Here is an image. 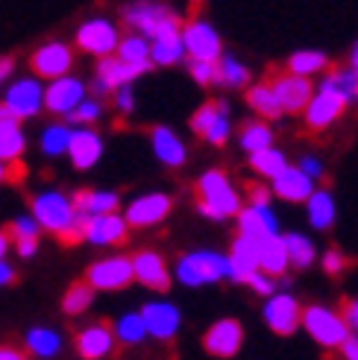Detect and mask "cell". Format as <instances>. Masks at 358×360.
Returning a JSON list of instances; mask_svg holds the SVG:
<instances>
[{
	"mask_svg": "<svg viewBox=\"0 0 358 360\" xmlns=\"http://www.w3.org/2000/svg\"><path fill=\"white\" fill-rule=\"evenodd\" d=\"M341 316L347 322V328L352 337H358V299H347L344 308H341Z\"/></svg>",
	"mask_w": 358,
	"mask_h": 360,
	"instance_id": "cell-53",
	"label": "cell"
},
{
	"mask_svg": "<svg viewBox=\"0 0 358 360\" xmlns=\"http://www.w3.org/2000/svg\"><path fill=\"white\" fill-rule=\"evenodd\" d=\"M235 226H238V235L253 238V240H267V238L282 235L273 205H244Z\"/></svg>",
	"mask_w": 358,
	"mask_h": 360,
	"instance_id": "cell-23",
	"label": "cell"
},
{
	"mask_svg": "<svg viewBox=\"0 0 358 360\" xmlns=\"http://www.w3.org/2000/svg\"><path fill=\"white\" fill-rule=\"evenodd\" d=\"M150 150L159 165H165L171 170H179L188 165V143L183 141V135L173 132L165 123H159L150 129Z\"/></svg>",
	"mask_w": 358,
	"mask_h": 360,
	"instance_id": "cell-21",
	"label": "cell"
},
{
	"mask_svg": "<svg viewBox=\"0 0 358 360\" xmlns=\"http://www.w3.org/2000/svg\"><path fill=\"white\" fill-rule=\"evenodd\" d=\"M12 70H15V62L6 59V56H0V88L6 85V79L12 77Z\"/></svg>",
	"mask_w": 358,
	"mask_h": 360,
	"instance_id": "cell-59",
	"label": "cell"
},
{
	"mask_svg": "<svg viewBox=\"0 0 358 360\" xmlns=\"http://www.w3.org/2000/svg\"><path fill=\"white\" fill-rule=\"evenodd\" d=\"M271 88H273V94H276L285 115H302L309 109L311 97H314V82L294 77V74H288V70H285V74H276Z\"/></svg>",
	"mask_w": 358,
	"mask_h": 360,
	"instance_id": "cell-18",
	"label": "cell"
},
{
	"mask_svg": "<svg viewBox=\"0 0 358 360\" xmlns=\"http://www.w3.org/2000/svg\"><path fill=\"white\" fill-rule=\"evenodd\" d=\"M317 88H326V91L338 94V97L347 103V109H355V105H358V74H355L350 65L332 68L326 77L317 79Z\"/></svg>",
	"mask_w": 358,
	"mask_h": 360,
	"instance_id": "cell-31",
	"label": "cell"
},
{
	"mask_svg": "<svg viewBox=\"0 0 358 360\" xmlns=\"http://www.w3.org/2000/svg\"><path fill=\"white\" fill-rule=\"evenodd\" d=\"M130 238V226L123 214H106V217L82 220V240L92 246H118Z\"/></svg>",
	"mask_w": 358,
	"mask_h": 360,
	"instance_id": "cell-24",
	"label": "cell"
},
{
	"mask_svg": "<svg viewBox=\"0 0 358 360\" xmlns=\"http://www.w3.org/2000/svg\"><path fill=\"white\" fill-rule=\"evenodd\" d=\"M294 167H297L302 176H309L314 185H320V182H323V179H326V165H323V158H317V155H311V153L300 155Z\"/></svg>",
	"mask_w": 358,
	"mask_h": 360,
	"instance_id": "cell-47",
	"label": "cell"
},
{
	"mask_svg": "<svg viewBox=\"0 0 358 360\" xmlns=\"http://www.w3.org/2000/svg\"><path fill=\"white\" fill-rule=\"evenodd\" d=\"M27 150V135L21 126H12V129H0V161L4 165H12L24 155Z\"/></svg>",
	"mask_w": 358,
	"mask_h": 360,
	"instance_id": "cell-44",
	"label": "cell"
},
{
	"mask_svg": "<svg viewBox=\"0 0 358 360\" xmlns=\"http://www.w3.org/2000/svg\"><path fill=\"white\" fill-rule=\"evenodd\" d=\"M24 343H27V352L32 357H39V360H53L59 352H62V334L56 328H47V326H35L27 331L24 337Z\"/></svg>",
	"mask_w": 358,
	"mask_h": 360,
	"instance_id": "cell-37",
	"label": "cell"
},
{
	"mask_svg": "<svg viewBox=\"0 0 358 360\" xmlns=\"http://www.w3.org/2000/svg\"><path fill=\"white\" fill-rule=\"evenodd\" d=\"M306 214H309V226L314 231H329L338 220V202L335 193L329 188H317L311 193V200L306 202Z\"/></svg>",
	"mask_w": 358,
	"mask_h": 360,
	"instance_id": "cell-32",
	"label": "cell"
},
{
	"mask_svg": "<svg viewBox=\"0 0 358 360\" xmlns=\"http://www.w3.org/2000/svg\"><path fill=\"white\" fill-rule=\"evenodd\" d=\"M247 165H249V170H253L264 185H271L276 176H282L285 170L291 167V161H288V155H285L282 150L271 147V150H264V153L249 155V158H247Z\"/></svg>",
	"mask_w": 358,
	"mask_h": 360,
	"instance_id": "cell-38",
	"label": "cell"
},
{
	"mask_svg": "<svg viewBox=\"0 0 358 360\" xmlns=\"http://www.w3.org/2000/svg\"><path fill=\"white\" fill-rule=\"evenodd\" d=\"M302 331L309 334L314 346L326 352H341V346L352 337L341 311L329 308V304H306L302 308Z\"/></svg>",
	"mask_w": 358,
	"mask_h": 360,
	"instance_id": "cell-5",
	"label": "cell"
},
{
	"mask_svg": "<svg viewBox=\"0 0 358 360\" xmlns=\"http://www.w3.org/2000/svg\"><path fill=\"white\" fill-rule=\"evenodd\" d=\"M244 103L249 105V112L256 115V120H264V123H276L279 117H285L282 105L273 94L271 82H253L244 91Z\"/></svg>",
	"mask_w": 358,
	"mask_h": 360,
	"instance_id": "cell-29",
	"label": "cell"
},
{
	"mask_svg": "<svg viewBox=\"0 0 358 360\" xmlns=\"http://www.w3.org/2000/svg\"><path fill=\"white\" fill-rule=\"evenodd\" d=\"M135 281V273H132V258L130 255H106L100 261H94L88 266L85 273V284L92 290H103V293H115V290H123Z\"/></svg>",
	"mask_w": 358,
	"mask_h": 360,
	"instance_id": "cell-10",
	"label": "cell"
},
{
	"mask_svg": "<svg viewBox=\"0 0 358 360\" xmlns=\"http://www.w3.org/2000/svg\"><path fill=\"white\" fill-rule=\"evenodd\" d=\"M144 70H138V68H130V65H123L118 56H109V59H100L97 68H94V79H92V94L94 100L106 97V94H115L118 88H127L132 85Z\"/></svg>",
	"mask_w": 358,
	"mask_h": 360,
	"instance_id": "cell-19",
	"label": "cell"
},
{
	"mask_svg": "<svg viewBox=\"0 0 358 360\" xmlns=\"http://www.w3.org/2000/svg\"><path fill=\"white\" fill-rule=\"evenodd\" d=\"M138 314L147 326V337H153V340L168 343V340H173L183 331V311H179V304L171 299H150L141 304Z\"/></svg>",
	"mask_w": 358,
	"mask_h": 360,
	"instance_id": "cell-14",
	"label": "cell"
},
{
	"mask_svg": "<svg viewBox=\"0 0 358 360\" xmlns=\"http://www.w3.org/2000/svg\"><path fill=\"white\" fill-rule=\"evenodd\" d=\"M92 304H94V290L85 281L70 284L68 293L62 296V311L68 316H80V314H85L88 308H92Z\"/></svg>",
	"mask_w": 358,
	"mask_h": 360,
	"instance_id": "cell-43",
	"label": "cell"
},
{
	"mask_svg": "<svg viewBox=\"0 0 358 360\" xmlns=\"http://www.w3.org/2000/svg\"><path fill=\"white\" fill-rule=\"evenodd\" d=\"M188 126L209 147H226L232 141V129H235V126H232V105L223 97H211L203 105H197Z\"/></svg>",
	"mask_w": 358,
	"mask_h": 360,
	"instance_id": "cell-6",
	"label": "cell"
},
{
	"mask_svg": "<svg viewBox=\"0 0 358 360\" xmlns=\"http://www.w3.org/2000/svg\"><path fill=\"white\" fill-rule=\"evenodd\" d=\"M249 290H253L256 296H261V299H271L273 293H279V287H276V278H271V276H264L261 269L259 273H253V276H247V281H244Z\"/></svg>",
	"mask_w": 358,
	"mask_h": 360,
	"instance_id": "cell-50",
	"label": "cell"
},
{
	"mask_svg": "<svg viewBox=\"0 0 358 360\" xmlns=\"http://www.w3.org/2000/svg\"><path fill=\"white\" fill-rule=\"evenodd\" d=\"M30 217L42 226V231L62 238L65 243L82 240V220L74 208V196H68L56 188L39 191L30 202Z\"/></svg>",
	"mask_w": 358,
	"mask_h": 360,
	"instance_id": "cell-2",
	"label": "cell"
},
{
	"mask_svg": "<svg viewBox=\"0 0 358 360\" xmlns=\"http://www.w3.org/2000/svg\"><path fill=\"white\" fill-rule=\"evenodd\" d=\"M341 360H358V337H350L341 346Z\"/></svg>",
	"mask_w": 358,
	"mask_h": 360,
	"instance_id": "cell-56",
	"label": "cell"
},
{
	"mask_svg": "<svg viewBox=\"0 0 358 360\" xmlns=\"http://www.w3.org/2000/svg\"><path fill=\"white\" fill-rule=\"evenodd\" d=\"M12 246L18 252V258H24V261L35 258V252H39V240H15Z\"/></svg>",
	"mask_w": 358,
	"mask_h": 360,
	"instance_id": "cell-54",
	"label": "cell"
},
{
	"mask_svg": "<svg viewBox=\"0 0 358 360\" xmlns=\"http://www.w3.org/2000/svg\"><path fill=\"white\" fill-rule=\"evenodd\" d=\"M320 269H323L326 276L338 278L347 269V255L338 246H329L326 252H320Z\"/></svg>",
	"mask_w": 358,
	"mask_h": 360,
	"instance_id": "cell-48",
	"label": "cell"
},
{
	"mask_svg": "<svg viewBox=\"0 0 358 360\" xmlns=\"http://www.w3.org/2000/svg\"><path fill=\"white\" fill-rule=\"evenodd\" d=\"M188 77L197 85H218V62H191L188 59Z\"/></svg>",
	"mask_w": 358,
	"mask_h": 360,
	"instance_id": "cell-49",
	"label": "cell"
},
{
	"mask_svg": "<svg viewBox=\"0 0 358 360\" xmlns=\"http://www.w3.org/2000/svg\"><path fill=\"white\" fill-rule=\"evenodd\" d=\"M259 269H261L264 276L276 278V281H279L282 276H288L291 264H288V252H285L282 235L261 240V246H259Z\"/></svg>",
	"mask_w": 358,
	"mask_h": 360,
	"instance_id": "cell-33",
	"label": "cell"
},
{
	"mask_svg": "<svg viewBox=\"0 0 358 360\" xmlns=\"http://www.w3.org/2000/svg\"><path fill=\"white\" fill-rule=\"evenodd\" d=\"M112 100H115V109L121 115H132L135 112V91H132V85L118 88V91L112 94Z\"/></svg>",
	"mask_w": 358,
	"mask_h": 360,
	"instance_id": "cell-52",
	"label": "cell"
},
{
	"mask_svg": "<svg viewBox=\"0 0 358 360\" xmlns=\"http://www.w3.org/2000/svg\"><path fill=\"white\" fill-rule=\"evenodd\" d=\"M352 70H355V74H358V41L352 44V50H350V62H347Z\"/></svg>",
	"mask_w": 358,
	"mask_h": 360,
	"instance_id": "cell-61",
	"label": "cell"
},
{
	"mask_svg": "<svg viewBox=\"0 0 358 360\" xmlns=\"http://www.w3.org/2000/svg\"><path fill=\"white\" fill-rule=\"evenodd\" d=\"M9 173H12V170H9V165H4V161H0V185H4L6 179H12Z\"/></svg>",
	"mask_w": 358,
	"mask_h": 360,
	"instance_id": "cell-62",
	"label": "cell"
},
{
	"mask_svg": "<svg viewBox=\"0 0 358 360\" xmlns=\"http://www.w3.org/2000/svg\"><path fill=\"white\" fill-rule=\"evenodd\" d=\"M253 79V70H249L247 62H241L235 53H226L223 50V56L218 59V85L221 88H232V91H247L249 82Z\"/></svg>",
	"mask_w": 358,
	"mask_h": 360,
	"instance_id": "cell-34",
	"label": "cell"
},
{
	"mask_svg": "<svg viewBox=\"0 0 358 360\" xmlns=\"http://www.w3.org/2000/svg\"><path fill=\"white\" fill-rule=\"evenodd\" d=\"M123 24L132 30V35H141L147 41L165 39V35L183 32V15L168 4H153V0H141V4L123 6Z\"/></svg>",
	"mask_w": 358,
	"mask_h": 360,
	"instance_id": "cell-4",
	"label": "cell"
},
{
	"mask_svg": "<svg viewBox=\"0 0 358 360\" xmlns=\"http://www.w3.org/2000/svg\"><path fill=\"white\" fill-rule=\"evenodd\" d=\"M320 185H314L309 176H302L294 165L285 170L282 176H276L271 182V193L282 202H291V205H306L311 200V193L317 191Z\"/></svg>",
	"mask_w": 358,
	"mask_h": 360,
	"instance_id": "cell-27",
	"label": "cell"
},
{
	"mask_svg": "<svg viewBox=\"0 0 358 360\" xmlns=\"http://www.w3.org/2000/svg\"><path fill=\"white\" fill-rule=\"evenodd\" d=\"M15 281V266L9 261H0V287H9Z\"/></svg>",
	"mask_w": 358,
	"mask_h": 360,
	"instance_id": "cell-57",
	"label": "cell"
},
{
	"mask_svg": "<svg viewBox=\"0 0 358 360\" xmlns=\"http://www.w3.org/2000/svg\"><path fill=\"white\" fill-rule=\"evenodd\" d=\"M103 100H94V97H88L80 109L74 112V115H68L65 120H68V126H77V129H92V126L103 117Z\"/></svg>",
	"mask_w": 358,
	"mask_h": 360,
	"instance_id": "cell-45",
	"label": "cell"
},
{
	"mask_svg": "<svg viewBox=\"0 0 358 360\" xmlns=\"http://www.w3.org/2000/svg\"><path fill=\"white\" fill-rule=\"evenodd\" d=\"M344 112H347V103L341 97L326 91V88L314 85V97L309 103V109L302 112V123H306L309 132H323V129H329L332 123L341 120Z\"/></svg>",
	"mask_w": 358,
	"mask_h": 360,
	"instance_id": "cell-20",
	"label": "cell"
},
{
	"mask_svg": "<svg viewBox=\"0 0 358 360\" xmlns=\"http://www.w3.org/2000/svg\"><path fill=\"white\" fill-rule=\"evenodd\" d=\"M30 65H32V77L56 82L62 77H70V68H74V47L65 44V41H44L42 47H35V53L30 56Z\"/></svg>",
	"mask_w": 358,
	"mask_h": 360,
	"instance_id": "cell-15",
	"label": "cell"
},
{
	"mask_svg": "<svg viewBox=\"0 0 358 360\" xmlns=\"http://www.w3.org/2000/svg\"><path fill=\"white\" fill-rule=\"evenodd\" d=\"M200 346L206 354L218 357V360H232L238 357L244 349V322L235 316H221L203 331Z\"/></svg>",
	"mask_w": 358,
	"mask_h": 360,
	"instance_id": "cell-9",
	"label": "cell"
},
{
	"mask_svg": "<svg viewBox=\"0 0 358 360\" xmlns=\"http://www.w3.org/2000/svg\"><path fill=\"white\" fill-rule=\"evenodd\" d=\"M173 278L191 290L229 281V258L218 249H188L173 261Z\"/></svg>",
	"mask_w": 358,
	"mask_h": 360,
	"instance_id": "cell-3",
	"label": "cell"
},
{
	"mask_svg": "<svg viewBox=\"0 0 358 360\" xmlns=\"http://www.w3.org/2000/svg\"><path fill=\"white\" fill-rule=\"evenodd\" d=\"M12 240H9V231H0V261H6V252H9Z\"/></svg>",
	"mask_w": 358,
	"mask_h": 360,
	"instance_id": "cell-60",
	"label": "cell"
},
{
	"mask_svg": "<svg viewBox=\"0 0 358 360\" xmlns=\"http://www.w3.org/2000/svg\"><path fill=\"white\" fill-rule=\"evenodd\" d=\"M150 62H153V68H173L179 62H188L185 44H183V32L150 41Z\"/></svg>",
	"mask_w": 358,
	"mask_h": 360,
	"instance_id": "cell-39",
	"label": "cell"
},
{
	"mask_svg": "<svg viewBox=\"0 0 358 360\" xmlns=\"http://www.w3.org/2000/svg\"><path fill=\"white\" fill-rule=\"evenodd\" d=\"M173 211V196L165 193V191H147L135 196V200L127 205L123 211V220H127L130 229H150V226H159L171 217Z\"/></svg>",
	"mask_w": 358,
	"mask_h": 360,
	"instance_id": "cell-13",
	"label": "cell"
},
{
	"mask_svg": "<svg viewBox=\"0 0 358 360\" xmlns=\"http://www.w3.org/2000/svg\"><path fill=\"white\" fill-rule=\"evenodd\" d=\"M183 44L191 62H218L223 56V39L206 18H188L183 24Z\"/></svg>",
	"mask_w": 358,
	"mask_h": 360,
	"instance_id": "cell-8",
	"label": "cell"
},
{
	"mask_svg": "<svg viewBox=\"0 0 358 360\" xmlns=\"http://www.w3.org/2000/svg\"><path fill=\"white\" fill-rule=\"evenodd\" d=\"M85 100H88V85L74 74L44 85V109L50 115L68 117V115H74Z\"/></svg>",
	"mask_w": 358,
	"mask_h": 360,
	"instance_id": "cell-16",
	"label": "cell"
},
{
	"mask_svg": "<svg viewBox=\"0 0 358 360\" xmlns=\"http://www.w3.org/2000/svg\"><path fill=\"white\" fill-rule=\"evenodd\" d=\"M115 56H118L123 65L144 70V74L153 68V62H150V41H147V39H141V35H132V32L121 39Z\"/></svg>",
	"mask_w": 358,
	"mask_h": 360,
	"instance_id": "cell-40",
	"label": "cell"
},
{
	"mask_svg": "<svg viewBox=\"0 0 358 360\" xmlns=\"http://www.w3.org/2000/svg\"><path fill=\"white\" fill-rule=\"evenodd\" d=\"M42 235V226L35 223L30 214H21V217H15L12 226H9V240H39Z\"/></svg>",
	"mask_w": 358,
	"mask_h": 360,
	"instance_id": "cell-46",
	"label": "cell"
},
{
	"mask_svg": "<svg viewBox=\"0 0 358 360\" xmlns=\"http://www.w3.org/2000/svg\"><path fill=\"white\" fill-rule=\"evenodd\" d=\"M261 319L276 337H291L302 328V304L294 293H273L261 304Z\"/></svg>",
	"mask_w": 358,
	"mask_h": 360,
	"instance_id": "cell-12",
	"label": "cell"
},
{
	"mask_svg": "<svg viewBox=\"0 0 358 360\" xmlns=\"http://www.w3.org/2000/svg\"><path fill=\"white\" fill-rule=\"evenodd\" d=\"M12 126H21V123H18V117L6 109L4 103H0V129H12Z\"/></svg>",
	"mask_w": 358,
	"mask_h": 360,
	"instance_id": "cell-58",
	"label": "cell"
},
{
	"mask_svg": "<svg viewBox=\"0 0 358 360\" xmlns=\"http://www.w3.org/2000/svg\"><path fill=\"white\" fill-rule=\"evenodd\" d=\"M273 141H276L273 126L264 123V120H256V117L247 120V123L241 126V132H238V147H241L247 155H256V153L271 150Z\"/></svg>",
	"mask_w": 358,
	"mask_h": 360,
	"instance_id": "cell-36",
	"label": "cell"
},
{
	"mask_svg": "<svg viewBox=\"0 0 358 360\" xmlns=\"http://www.w3.org/2000/svg\"><path fill=\"white\" fill-rule=\"evenodd\" d=\"M285 252H288V264L291 269H309L314 266V261H320L317 243L306 235V231H285Z\"/></svg>",
	"mask_w": 358,
	"mask_h": 360,
	"instance_id": "cell-35",
	"label": "cell"
},
{
	"mask_svg": "<svg viewBox=\"0 0 358 360\" xmlns=\"http://www.w3.org/2000/svg\"><path fill=\"white\" fill-rule=\"evenodd\" d=\"M197 214L211 223L238 220L244 211V191L232 182V176L221 167H209L197 179Z\"/></svg>",
	"mask_w": 358,
	"mask_h": 360,
	"instance_id": "cell-1",
	"label": "cell"
},
{
	"mask_svg": "<svg viewBox=\"0 0 358 360\" xmlns=\"http://www.w3.org/2000/svg\"><path fill=\"white\" fill-rule=\"evenodd\" d=\"M121 39L123 35H121L118 24L112 21V18H103V15L85 18V21L77 27V35H74L77 47L82 53H88V56H97V62L115 56Z\"/></svg>",
	"mask_w": 358,
	"mask_h": 360,
	"instance_id": "cell-7",
	"label": "cell"
},
{
	"mask_svg": "<svg viewBox=\"0 0 358 360\" xmlns=\"http://www.w3.org/2000/svg\"><path fill=\"white\" fill-rule=\"evenodd\" d=\"M115 331L109 322H88L85 328L77 331V340H74V346H77V354L82 360H103V357H109L115 352Z\"/></svg>",
	"mask_w": 358,
	"mask_h": 360,
	"instance_id": "cell-22",
	"label": "cell"
},
{
	"mask_svg": "<svg viewBox=\"0 0 358 360\" xmlns=\"http://www.w3.org/2000/svg\"><path fill=\"white\" fill-rule=\"evenodd\" d=\"M74 208L80 214V220L121 214V193L118 191H103V188H85V191L74 193Z\"/></svg>",
	"mask_w": 358,
	"mask_h": 360,
	"instance_id": "cell-26",
	"label": "cell"
},
{
	"mask_svg": "<svg viewBox=\"0 0 358 360\" xmlns=\"http://www.w3.org/2000/svg\"><path fill=\"white\" fill-rule=\"evenodd\" d=\"M132 273H135V281L144 284L147 290H156V293H165L171 290V281H173V273H171V264L162 252L156 249H138L132 252Z\"/></svg>",
	"mask_w": 358,
	"mask_h": 360,
	"instance_id": "cell-17",
	"label": "cell"
},
{
	"mask_svg": "<svg viewBox=\"0 0 358 360\" xmlns=\"http://www.w3.org/2000/svg\"><path fill=\"white\" fill-rule=\"evenodd\" d=\"M4 105L21 120H32L39 117L44 109V85L39 77H21V79H12L4 91Z\"/></svg>",
	"mask_w": 358,
	"mask_h": 360,
	"instance_id": "cell-11",
	"label": "cell"
},
{
	"mask_svg": "<svg viewBox=\"0 0 358 360\" xmlns=\"http://www.w3.org/2000/svg\"><path fill=\"white\" fill-rule=\"evenodd\" d=\"M273 193H271V185L264 182H253L244 188V205H271Z\"/></svg>",
	"mask_w": 358,
	"mask_h": 360,
	"instance_id": "cell-51",
	"label": "cell"
},
{
	"mask_svg": "<svg viewBox=\"0 0 358 360\" xmlns=\"http://www.w3.org/2000/svg\"><path fill=\"white\" fill-rule=\"evenodd\" d=\"M103 150H106V143H103L97 129H74L70 147H68V158L77 170H92L103 158Z\"/></svg>",
	"mask_w": 358,
	"mask_h": 360,
	"instance_id": "cell-28",
	"label": "cell"
},
{
	"mask_svg": "<svg viewBox=\"0 0 358 360\" xmlns=\"http://www.w3.org/2000/svg\"><path fill=\"white\" fill-rule=\"evenodd\" d=\"M115 340L123 346H138V343H144L147 340V326H144V319H141L138 311H127V314H121L115 319Z\"/></svg>",
	"mask_w": 358,
	"mask_h": 360,
	"instance_id": "cell-41",
	"label": "cell"
},
{
	"mask_svg": "<svg viewBox=\"0 0 358 360\" xmlns=\"http://www.w3.org/2000/svg\"><path fill=\"white\" fill-rule=\"evenodd\" d=\"M259 246H261V240H253V238H244V235L232 238V246L226 252L232 284H244L247 276L259 273Z\"/></svg>",
	"mask_w": 358,
	"mask_h": 360,
	"instance_id": "cell-25",
	"label": "cell"
},
{
	"mask_svg": "<svg viewBox=\"0 0 358 360\" xmlns=\"http://www.w3.org/2000/svg\"><path fill=\"white\" fill-rule=\"evenodd\" d=\"M0 360H30V357L18 346H0Z\"/></svg>",
	"mask_w": 358,
	"mask_h": 360,
	"instance_id": "cell-55",
	"label": "cell"
},
{
	"mask_svg": "<svg viewBox=\"0 0 358 360\" xmlns=\"http://www.w3.org/2000/svg\"><path fill=\"white\" fill-rule=\"evenodd\" d=\"M285 70L294 77H302V79H320L332 70V62L323 50H297L288 56V62H285Z\"/></svg>",
	"mask_w": 358,
	"mask_h": 360,
	"instance_id": "cell-30",
	"label": "cell"
},
{
	"mask_svg": "<svg viewBox=\"0 0 358 360\" xmlns=\"http://www.w3.org/2000/svg\"><path fill=\"white\" fill-rule=\"evenodd\" d=\"M70 135H74V129H70L68 123H50L44 126V132L39 138V147L47 158H59V155H68V147H70Z\"/></svg>",
	"mask_w": 358,
	"mask_h": 360,
	"instance_id": "cell-42",
	"label": "cell"
}]
</instances>
